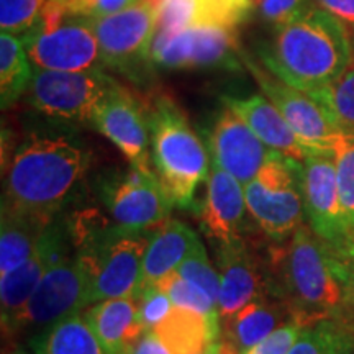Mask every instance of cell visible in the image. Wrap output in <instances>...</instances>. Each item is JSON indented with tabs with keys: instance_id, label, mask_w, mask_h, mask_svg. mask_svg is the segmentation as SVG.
Listing matches in <instances>:
<instances>
[{
	"instance_id": "obj_32",
	"label": "cell",
	"mask_w": 354,
	"mask_h": 354,
	"mask_svg": "<svg viewBox=\"0 0 354 354\" xmlns=\"http://www.w3.org/2000/svg\"><path fill=\"white\" fill-rule=\"evenodd\" d=\"M156 284L169 295L174 307L192 310V312H197L201 313V315L207 317L210 322H214L215 325L221 326L218 304H216L209 294H205L201 287L189 282L187 279L179 276L176 271L167 274L165 279L158 281Z\"/></svg>"
},
{
	"instance_id": "obj_4",
	"label": "cell",
	"mask_w": 354,
	"mask_h": 354,
	"mask_svg": "<svg viewBox=\"0 0 354 354\" xmlns=\"http://www.w3.org/2000/svg\"><path fill=\"white\" fill-rule=\"evenodd\" d=\"M148 117L153 169L174 207L190 209L198 185L209 177V148L169 95L154 97Z\"/></svg>"
},
{
	"instance_id": "obj_40",
	"label": "cell",
	"mask_w": 354,
	"mask_h": 354,
	"mask_svg": "<svg viewBox=\"0 0 354 354\" xmlns=\"http://www.w3.org/2000/svg\"><path fill=\"white\" fill-rule=\"evenodd\" d=\"M131 354H172L162 339L156 335V331H146L138 339L135 348L131 349Z\"/></svg>"
},
{
	"instance_id": "obj_31",
	"label": "cell",
	"mask_w": 354,
	"mask_h": 354,
	"mask_svg": "<svg viewBox=\"0 0 354 354\" xmlns=\"http://www.w3.org/2000/svg\"><path fill=\"white\" fill-rule=\"evenodd\" d=\"M330 151L333 154L344 220L354 246V133H339Z\"/></svg>"
},
{
	"instance_id": "obj_23",
	"label": "cell",
	"mask_w": 354,
	"mask_h": 354,
	"mask_svg": "<svg viewBox=\"0 0 354 354\" xmlns=\"http://www.w3.org/2000/svg\"><path fill=\"white\" fill-rule=\"evenodd\" d=\"M161 33H174L194 25L238 28L253 13V0H165L159 8Z\"/></svg>"
},
{
	"instance_id": "obj_10",
	"label": "cell",
	"mask_w": 354,
	"mask_h": 354,
	"mask_svg": "<svg viewBox=\"0 0 354 354\" xmlns=\"http://www.w3.org/2000/svg\"><path fill=\"white\" fill-rule=\"evenodd\" d=\"M117 84L104 68L82 73L35 68L25 95L35 110L51 120L91 125L99 104Z\"/></svg>"
},
{
	"instance_id": "obj_7",
	"label": "cell",
	"mask_w": 354,
	"mask_h": 354,
	"mask_svg": "<svg viewBox=\"0 0 354 354\" xmlns=\"http://www.w3.org/2000/svg\"><path fill=\"white\" fill-rule=\"evenodd\" d=\"M159 7L148 0L99 19H91L104 68L135 84L151 76L153 43L159 30Z\"/></svg>"
},
{
	"instance_id": "obj_36",
	"label": "cell",
	"mask_w": 354,
	"mask_h": 354,
	"mask_svg": "<svg viewBox=\"0 0 354 354\" xmlns=\"http://www.w3.org/2000/svg\"><path fill=\"white\" fill-rule=\"evenodd\" d=\"M141 0H55L57 7L66 15L84 17V19H99L117 13L135 6Z\"/></svg>"
},
{
	"instance_id": "obj_12",
	"label": "cell",
	"mask_w": 354,
	"mask_h": 354,
	"mask_svg": "<svg viewBox=\"0 0 354 354\" xmlns=\"http://www.w3.org/2000/svg\"><path fill=\"white\" fill-rule=\"evenodd\" d=\"M241 59L245 69H248L259 86L261 94L276 105L295 135L313 151L331 153V143L343 131L335 125L325 109L307 92L299 91L274 76L271 71L259 59H254L246 50H243Z\"/></svg>"
},
{
	"instance_id": "obj_20",
	"label": "cell",
	"mask_w": 354,
	"mask_h": 354,
	"mask_svg": "<svg viewBox=\"0 0 354 354\" xmlns=\"http://www.w3.org/2000/svg\"><path fill=\"white\" fill-rule=\"evenodd\" d=\"M221 102L232 109L246 125L253 130L259 140L274 151L304 162L310 154H317L308 148L282 117V113L263 94L251 95H221Z\"/></svg>"
},
{
	"instance_id": "obj_41",
	"label": "cell",
	"mask_w": 354,
	"mask_h": 354,
	"mask_svg": "<svg viewBox=\"0 0 354 354\" xmlns=\"http://www.w3.org/2000/svg\"><path fill=\"white\" fill-rule=\"evenodd\" d=\"M198 354H238V353L234 351V349L230 346V344L225 342L223 338H220V339H216L215 343H212L209 348H205L202 353H198Z\"/></svg>"
},
{
	"instance_id": "obj_30",
	"label": "cell",
	"mask_w": 354,
	"mask_h": 354,
	"mask_svg": "<svg viewBox=\"0 0 354 354\" xmlns=\"http://www.w3.org/2000/svg\"><path fill=\"white\" fill-rule=\"evenodd\" d=\"M308 95L325 109L339 130L354 133V55L342 76Z\"/></svg>"
},
{
	"instance_id": "obj_33",
	"label": "cell",
	"mask_w": 354,
	"mask_h": 354,
	"mask_svg": "<svg viewBox=\"0 0 354 354\" xmlns=\"http://www.w3.org/2000/svg\"><path fill=\"white\" fill-rule=\"evenodd\" d=\"M51 0H0V28L25 37L43 17Z\"/></svg>"
},
{
	"instance_id": "obj_24",
	"label": "cell",
	"mask_w": 354,
	"mask_h": 354,
	"mask_svg": "<svg viewBox=\"0 0 354 354\" xmlns=\"http://www.w3.org/2000/svg\"><path fill=\"white\" fill-rule=\"evenodd\" d=\"M198 241L201 238L197 236V233L179 220L169 218L153 228L148 248L145 251L140 289L156 284L167 274L174 272Z\"/></svg>"
},
{
	"instance_id": "obj_21",
	"label": "cell",
	"mask_w": 354,
	"mask_h": 354,
	"mask_svg": "<svg viewBox=\"0 0 354 354\" xmlns=\"http://www.w3.org/2000/svg\"><path fill=\"white\" fill-rule=\"evenodd\" d=\"M295 315L276 289L266 292L221 323L223 339L238 354L254 346Z\"/></svg>"
},
{
	"instance_id": "obj_22",
	"label": "cell",
	"mask_w": 354,
	"mask_h": 354,
	"mask_svg": "<svg viewBox=\"0 0 354 354\" xmlns=\"http://www.w3.org/2000/svg\"><path fill=\"white\" fill-rule=\"evenodd\" d=\"M84 317L109 354H131V349L146 333L135 295L88 305Z\"/></svg>"
},
{
	"instance_id": "obj_11",
	"label": "cell",
	"mask_w": 354,
	"mask_h": 354,
	"mask_svg": "<svg viewBox=\"0 0 354 354\" xmlns=\"http://www.w3.org/2000/svg\"><path fill=\"white\" fill-rule=\"evenodd\" d=\"M243 48L238 28L194 25L174 33L158 32L153 43L154 68L241 71Z\"/></svg>"
},
{
	"instance_id": "obj_2",
	"label": "cell",
	"mask_w": 354,
	"mask_h": 354,
	"mask_svg": "<svg viewBox=\"0 0 354 354\" xmlns=\"http://www.w3.org/2000/svg\"><path fill=\"white\" fill-rule=\"evenodd\" d=\"M272 263L274 289L305 326L336 320L354 328L349 254L339 253L304 223L276 251Z\"/></svg>"
},
{
	"instance_id": "obj_16",
	"label": "cell",
	"mask_w": 354,
	"mask_h": 354,
	"mask_svg": "<svg viewBox=\"0 0 354 354\" xmlns=\"http://www.w3.org/2000/svg\"><path fill=\"white\" fill-rule=\"evenodd\" d=\"M207 148L210 158L243 185L258 176L274 151L227 105L220 109L207 131Z\"/></svg>"
},
{
	"instance_id": "obj_26",
	"label": "cell",
	"mask_w": 354,
	"mask_h": 354,
	"mask_svg": "<svg viewBox=\"0 0 354 354\" xmlns=\"http://www.w3.org/2000/svg\"><path fill=\"white\" fill-rule=\"evenodd\" d=\"M33 354H109L84 313L55 323L30 339Z\"/></svg>"
},
{
	"instance_id": "obj_29",
	"label": "cell",
	"mask_w": 354,
	"mask_h": 354,
	"mask_svg": "<svg viewBox=\"0 0 354 354\" xmlns=\"http://www.w3.org/2000/svg\"><path fill=\"white\" fill-rule=\"evenodd\" d=\"M289 354H354V328L336 320L307 325Z\"/></svg>"
},
{
	"instance_id": "obj_25",
	"label": "cell",
	"mask_w": 354,
	"mask_h": 354,
	"mask_svg": "<svg viewBox=\"0 0 354 354\" xmlns=\"http://www.w3.org/2000/svg\"><path fill=\"white\" fill-rule=\"evenodd\" d=\"M153 331L172 354H198L221 338V326L183 307H172Z\"/></svg>"
},
{
	"instance_id": "obj_42",
	"label": "cell",
	"mask_w": 354,
	"mask_h": 354,
	"mask_svg": "<svg viewBox=\"0 0 354 354\" xmlns=\"http://www.w3.org/2000/svg\"><path fill=\"white\" fill-rule=\"evenodd\" d=\"M349 258H351V269H353V299H354V246L349 251Z\"/></svg>"
},
{
	"instance_id": "obj_3",
	"label": "cell",
	"mask_w": 354,
	"mask_h": 354,
	"mask_svg": "<svg viewBox=\"0 0 354 354\" xmlns=\"http://www.w3.org/2000/svg\"><path fill=\"white\" fill-rule=\"evenodd\" d=\"M349 28L317 3L274 30L259 61L274 76L310 94L336 81L353 61Z\"/></svg>"
},
{
	"instance_id": "obj_15",
	"label": "cell",
	"mask_w": 354,
	"mask_h": 354,
	"mask_svg": "<svg viewBox=\"0 0 354 354\" xmlns=\"http://www.w3.org/2000/svg\"><path fill=\"white\" fill-rule=\"evenodd\" d=\"M91 127L117 146L130 166L154 171L151 161V131L148 107L120 82L97 107Z\"/></svg>"
},
{
	"instance_id": "obj_38",
	"label": "cell",
	"mask_w": 354,
	"mask_h": 354,
	"mask_svg": "<svg viewBox=\"0 0 354 354\" xmlns=\"http://www.w3.org/2000/svg\"><path fill=\"white\" fill-rule=\"evenodd\" d=\"M307 6V0H253V13L276 30L295 19Z\"/></svg>"
},
{
	"instance_id": "obj_5",
	"label": "cell",
	"mask_w": 354,
	"mask_h": 354,
	"mask_svg": "<svg viewBox=\"0 0 354 354\" xmlns=\"http://www.w3.org/2000/svg\"><path fill=\"white\" fill-rule=\"evenodd\" d=\"M149 238L148 230H125L113 225L82 243L76 254L88 277L91 305L136 295Z\"/></svg>"
},
{
	"instance_id": "obj_13",
	"label": "cell",
	"mask_w": 354,
	"mask_h": 354,
	"mask_svg": "<svg viewBox=\"0 0 354 354\" xmlns=\"http://www.w3.org/2000/svg\"><path fill=\"white\" fill-rule=\"evenodd\" d=\"M102 198L115 227L125 230L156 228L169 220L174 207L156 172L133 166L104 185Z\"/></svg>"
},
{
	"instance_id": "obj_35",
	"label": "cell",
	"mask_w": 354,
	"mask_h": 354,
	"mask_svg": "<svg viewBox=\"0 0 354 354\" xmlns=\"http://www.w3.org/2000/svg\"><path fill=\"white\" fill-rule=\"evenodd\" d=\"M136 304H138L140 318L143 322L146 331H151L169 315L172 305L169 295L158 284H149L141 287L136 292Z\"/></svg>"
},
{
	"instance_id": "obj_8",
	"label": "cell",
	"mask_w": 354,
	"mask_h": 354,
	"mask_svg": "<svg viewBox=\"0 0 354 354\" xmlns=\"http://www.w3.org/2000/svg\"><path fill=\"white\" fill-rule=\"evenodd\" d=\"M20 39L33 68L66 73L104 68L92 20L66 15L55 0Z\"/></svg>"
},
{
	"instance_id": "obj_27",
	"label": "cell",
	"mask_w": 354,
	"mask_h": 354,
	"mask_svg": "<svg viewBox=\"0 0 354 354\" xmlns=\"http://www.w3.org/2000/svg\"><path fill=\"white\" fill-rule=\"evenodd\" d=\"M33 64L30 61L24 41L12 33L0 35V104L10 109L28 91L33 77Z\"/></svg>"
},
{
	"instance_id": "obj_6",
	"label": "cell",
	"mask_w": 354,
	"mask_h": 354,
	"mask_svg": "<svg viewBox=\"0 0 354 354\" xmlns=\"http://www.w3.org/2000/svg\"><path fill=\"white\" fill-rule=\"evenodd\" d=\"M248 214L269 240L284 243L304 225L302 162L272 151L245 185Z\"/></svg>"
},
{
	"instance_id": "obj_37",
	"label": "cell",
	"mask_w": 354,
	"mask_h": 354,
	"mask_svg": "<svg viewBox=\"0 0 354 354\" xmlns=\"http://www.w3.org/2000/svg\"><path fill=\"white\" fill-rule=\"evenodd\" d=\"M305 325L297 318L284 323L282 326L256 343L254 346L245 349L240 354H289L290 348L297 342L299 335L302 333Z\"/></svg>"
},
{
	"instance_id": "obj_44",
	"label": "cell",
	"mask_w": 354,
	"mask_h": 354,
	"mask_svg": "<svg viewBox=\"0 0 354 354\" xmlns=\"http://www.w3.org/2000/svg\"><path fill=\"white\" fill-rule=\"evenodd\" d=\"M349 35H351V43H353V51H354V28L349 30Z\"/></svg>"
},
{
	"instance_id": "obj_34",
	"label": "cell",
	"mask_w": 354,
	"mask_h": 354,
	"mask_svg": "<svg viewBox=\"0 0 354 354\" xmlns=\"http://www.w3.org/2000/svg\"><path fill=\"white\" fill-rule=\"evenodd\" d=\"M176 272L189 282L196 284L197 287L209 294L212 299L218 304L220 297V274L218 269L214 268L212 261L207 253L205 246L202 241H198L194 250L185 256V259L180 263Z\"/></svg>"
},
{
	"instance_id": "obj_18",
	"label": "cell",
	"mask_w": 354,
	"mask_h": 354,
	"mask_svg": "<svg viewBox=\"0 0 354 354\" xmlns=\"http://www.w3.org/2000/svg\"><path fill=\"white\" fill-rule=\"evenodd\" d=\"M69 253L66 234L59 225L53 223L44 232L33 254L13 269L12 272L0 277V315L2 326L8 325L13 317L25 307L28 299L37 289L48 269Z\"/></svg>"
},
{
	"instance_id": "obj_28",
	"label": "cell",
	"mask_w": 354,
	"mask_h": 354,
	"mask_svg": "<svg viewBox=\"0 0 354 354\" xmlns=\"http://www.w3.org/2000/svg\"><path fill=\"white\" fill-rule=\"evenodd\" d=\"M48 227L2 212L0 225V277L24 264L37 250Z\"/></svg>"
},
{
	"instance_id": "obj_17",
	"label": "cell",
	"mask_w": 354,
	"mask_h": 354,
	"mask_svg": "<svg viewBox=\"0 0 354 354\" xmlns=\"http://www.w3.org/2000/svg\"><path fill=\"white\" fill-rule=\"evenodd\" d=\"M216 269L220 274L221 323L232 318L251 300L274 289L272 277L266 276L263 266L256 261V256L248 250L241 238L218 245Z\"/></svg>"
},
{
	"instance_id": "obj_39",
	"label": "cell",
	"mask_w": 354,
	"mask_h": 354,
	"mask_svg": "<svg viewBox=\"0 0 354 354\" xmlns=\"http://www.w3.org/2000/svg\"><path fill=\"white\" fill-rule=\"evenodd\" d=\"M315 3L343 21L349 30L354 28V0H315Z\"/></svg>"
},
{
	"instance_id": "obj_43",
	"label": "cell",
	"mask_w": 354,
	"mask_h": 354,
	"mask_svg": "<svg viewBox=\"0 0 354 354\" xmlns=\"http://www.w3.org/2000/svg\"><path fill=\"white\" fill-rule=\"evenodd\" d=\"M7 354H33V353H28V351H25V349L19 348V349H15V351H10V353H7Z\"/></svg>"
},
{
	"instance_id": "obj_1",
	"label": "cell",
	"mask_w": 354,
	"mask_h": 354,
	"mask_svg": "<svg viewBox=\"0 0 354 354\" xmlns=\"http://www.w3.org/2000/svg\"><path fill=\"white\" fill-rule=\"evenodd\" d=\"M92 154L63 133H30L8 159L2 212L50 227L91 169Z\"/></svg>"
},
{
	"instance_id": "obj_14",
	"label": "cell",
	"mask_w": 354,
	"mask_h": 354,
	"mask_svg": "<svg viewBox=\"0 0 354 354\" xmlns=\"http://www.w3.org/2000/svg\"><path fill=\"white\" fill-rule=\"evenodd\" d=\"M305 218L312 232L339 253L349 254L353 243L339 198L338 177L331 153H317L302 162Z\"/></svg>"
},
{
	"instance_id": "obj_19",
	"label": "cell",
	"mask_w": 354,
	"mask_h": 354,
	"mask_svg": "<svg viewBox=\"0 0 354 354\" xmlns=\"http://www.w3.org/2000/svg\"><path fill=\"white\" fill-rule=\"evenodd\" d=\"M207 192L201 209L205 233L218 245L240 240L248 214L245 185L212 159Z\"/></svg>"
},
{
	"instance_id": "obj_9",
	"label": "cell",
	"mask_w": 354,
	"mask_h": 354,
	"mask_svg": "<svg viewBox=\"0 0 354 354\" xmlns=\"http://www.w3.org/2000/svg\"><path fill=\"white\" fill-rule=\"evenodd\" d=\"M91 286L86 269L76 253H68L48 269L24 308L2 326L3 333L38 335L55 323L82 313L88 305Z\"/></svg>"
}]
</instances>
